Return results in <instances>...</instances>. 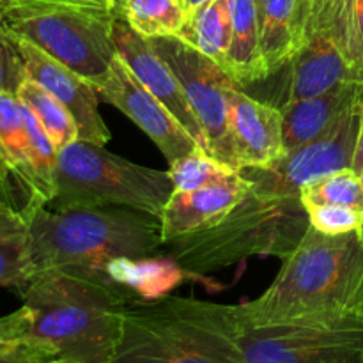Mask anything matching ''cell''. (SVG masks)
<instances>
[{
	"mask_svg": "<svg viewBox=\"0 0 363 363\" xmlns=\"http://www.w3.org/2000/svg\"><path fill=\"white\" fill-rule=\"evenodd\" d=\"M250 325L363 323V240L358 230L330 236L308 225L272 286L234 305Z\"/></svg>",
	"mask_w": 363,
	"mask_h": 363,
	"instance_id": "6da1fadb",
	"label": "cell"
},
{
	"mask_svg": "<svg viewBox=\"0 0 363 363\" xmlns=\"http://www.w3.org/2000/svg\"><path fill=\"white\" fill-rule=\"evenodd\" d=\"M27 220L34 275L64 269L123 287L131 262L162 257V220L137 209L43 206L28 211Z\"/></svg>",
	"mask_w": 363,
	"mask_h": 363,
	"instance_id": "7a4b0ae2",
	"label": "cell"
},
{
	"mask_svg": "<svg viewBox=\"0 0 363 363\" xmlns=\"http://www.w3.org/2000/svg\"><path fill=\"white\" fill-rule=\"evenodd\" d=\"M20 298L28 335L77 363L110 362L131 305L123 287L64 269L35 273Z\"/></svg>",
	"mask_w": 363,
	"mask_h": 363,
	"instance_id": "3957f363",
	"label": "cell"
},
{
	"mask_svg": "<svg viewBox=\"0 0 363 363\" xmlns=\"http://www.w3.org/2000/svg\"><path fill=\"white\" fill-rule=\"evenodd\" d=\"M308 229L300 197H247L216 225L163 243L169 259L184 277H206L257 255L287 257Z\"/></svg>",
	"mask_w": 363,
	"mask_h": 363,
	"instance_id": "277c9868",
	"label": "cell"
},
{
	"mask_svg": "<svg viewBox=\"0 0 363 363\" xmlns=\"http://www.w3.org/2000/svg\"><path fill=\"white\" fill-rule=\"evenodd\" d=\"M117 14L116 0H0V30L27 39L96 85L117 53Z\"/></svg>",
	"mask_w": 363,
	"mask_h": 363,
	"instance_id": "5b68a950",
	"label": "cell"
},
{
	"mask_svg": "<svg viewBox=\"0 0 363 363\" xmlns=\"http://www.w3.org/2000/svg\"><path fill=\"white\" fill-rule=\"evenodd\" d=\"M174 190L169 170L149 169L106 151L105 145L74 140L57 155L55 197L46 208L121 206L160 218Z\"/></svg>",
	"mask_w": 363,
	"mask_h": 363,
	"instance_id": "8992f818",
	"label": "cell"
},
{
	"mask_svg": "<svg viewBox=\"0 0 363 363\" xmlns=\"http://www.w3.org/2000/svg\"><path fill=\"white\" fill-rule=\"evenodd\" d=\"M108 363H238L204 301L163 296L130 305Z\"/></svg>",
	"mask_w": 363,
	"mask_h": 363,
	"instance_id": "52a82bcc",
	"label": "cell"
},
{
	"mask_svg": "<svg viewBox=\"0 0 363 363\" xmlns=\"http://www.w3.org/2000/svg\"><path fill=\"white\" fill-rule=\"evenodd\" d=\"M204 308L238 363H363V323L250 325L234 305L204 301Z\"/></svg>",
	"mask_w": 363,
	"mask_h": 363,
	"instance_id": "ba28073f",
	"label": "cell"
},
{
	"mask_svg": "<svg viewBox=\"0 0 363 363\" xmlns=\"http://www.w3.org/2000/svg\"><path fill=\"white\" fill-rule=\"evenodd\" d=\"M151 43L183 85L204 131L209 155L240 172L229 124V96L240 84L218 62L181 35L155 38Z\"/></svg>",
	"mask_w": 363,
	"mask_h": 363,
	"instance_id": "9c48e42d",
	"label": "cell"
},
{
	"mask_svg": "<svg viewBox=\"0 0 363 363\" xmlns=\"http://www.w3.org/2000/svg\"><path fill=\"white\" fill-rule=\"evenodd\" d=\"M362 113L363 98L315 140L284 152L269 165L241 169L240 174L262 197H300L305 184L353 167Z\"/></svg>",
	"mask_w": 363,
	"mask_h": 363,
	"instance_id": "30bf717a",
	"label": "cell"
},
{
	"mask_svg": "<svg viewBox=\"0 0 363 363\" xmlns=\"http://www.w3.org/2000/svg\"><path fill=\"white\" fill-rule=\"evenodd\" d=\"M344 82H363L347 52L344 0H311L300 46L289 62L286 101L312 98Z\"/></svg>",
	"mask_w": 363,
	"mask_h": 363,
	"instance_id": "8fae6325",
	"label": "cell"
},
{
	"mask_svg": "<svg viewBox=\"0 0 363 363\" xmlns=\"http://www.w3.org/2000/svg\"><path fill=\"white\" fill-rule=\"evenodd\" d=\"M94 87L99 99L110 103L130 117L158 145L169 165L202 149L181 126L179 121L163 106V103L145 89L117 53L106 77Z\"/></svg>",
	"mask_w": 363,
	"mask_h": 363,
	"instance_id": "7c38bea8",
	"label": "cell"
},
{
	"mask_svg": "<svg viewBox=\"0 0 363 363\" xmlns=\"http://www.w3.org/2000/svg\"><path fill=\"white\" fill-rule=\"evenodd\" d=\"M9 38L20 52L27 77L52 92L74 117L80 133L78 140L99 145L108 144L112 135L98 110L99 96L94 85L27 39L13 38V35Z\"/></svg>",
	"mask_w": 363,
	"mask_h": 363,
	"instance_id": "4fadbf2b",
	"label": "cell"
},
{
	"mask_svg": "<svg viewBox=\"0 0 363 363\" xmlns=\"http://www.w3.org/2000/svg\"><path fill=\"white\" fill-rule=\"evenodd\" d=\"M112 38L117 55L128 64V67L145 85V89L152 96H156L163 103V106L179 121L181 126L191 135V138L208 152L204 131L188 101L186 92L181 82L177 80L176 73L155 50L151 39L138 34L121 14H117L116 23H113Z\"/></svg>",
	"mask_w": 363,
	"mask_h": 363,
	"instance_id": "5bb4252c",
	"label": "cell"
},
{
	"mask_svg": "<svg viewBox=\"0 0 363 363\" xmlns=\"http://www.w3.org/2000/svg\"><path fill=\"white\" fill-rule=\"evenodd\" d=\"M229 124L240 170L266 167L286 152L280 108L254 99L241 91V85L230 91Z\"/></svg>",
	"mask_w": 363,
	"mask_h": 363,
	"instance_id": "9a60e30c",
	"label": "cell"
},
{
	"mask_svg": "<svg viewBox=\"0 0 363 363\" xmlns=\"http://www.w3.org/2000/svg\"><path fill=\"white\" fill-rule=\"evenodd\" d=\"M248 191L250 184L240 172L233 179L197 190H174L160 216L163 243L216 225L247 197Z\"/></svg>",
	"mask_w": 363,
	"mask_h": 363,
	"instance_id": "2e32d148",
	"label": "cell"
},
{
	"mask_svg": "<svg viewBox=\"0 0 363 363\" xmlns=\"http://www.w3.org/2000/svg\"><path fill=\"white\" fill-rule=\"evenodd\" d=\"M362 98L363 82H344L312 98L284 101L280 112L286 152L321 137Z\"/></svg>",
	"mask_w": 363,
	"mask_h": 363,
	"instance_id": "e0dca14e",
	"label": "cell"
},
{
	"mask_svg": "<svg viewBox=\"0 0 363 363\" xmlns=\"http://www.w3.org/2000/svg\"><path fill=\"white\" fill-rule=\"evenodd\" d=\"M266 78L289 66L303 35L311 0H254Z\"/></svg>",
	"mask_w": 363,
	"mask_h": 363,
	"instance_id": "ac0fdd59",
	"label": "cell"
},
{
	"mask_svg": "<svg viewBox=\"0 0 363 363\" xmlns=\"http://www.w3.org/2000/svg\"><path fill=\"white\" fill-rule=\"evenodd\" d=\"M233 35L223 69L240 85L266 80L259 52V27L254 0H230Z\"/></svg>",
	"mask_w": 363,
	"mask_h": 363,
	"instance_id": "d6986e66",
	"label": "cell"
},
{
	"mask_svg": "<svg viewBox=\"0 0 363 363\" xmlns=\"http://www.w3.org/2000/svg\"><path fill=\"white\" fill-rule=\"evenodd\" d=\"M0 158L9 172L13 188L23 194V209L30 188V140L23 105L13 92H0Z\"/></svg>",
	"mask_w": 363,
	"mask_h": 363,
	"instance_id": "ffe728a7",
	"label": "cell"
},
{
	"mask_svg": "<svg viewBox=\"0 0 363 363\" xmlns=\"http://www.w3.org/2000/svg\"><path fill=\"white\" fill-rule=\"evenodd\" d=\"M32 277L27 215L11 202L0 201V287L21 294Z\"/></svg>",
	"mask_w": 363,
	"mask_h": 363,
	"instance_id": "44dd1931",
	"label": "cell"
},
{
	"mask_svg": "<svg viewBox=\"0 0 363 363\" xmlns=\"http://www.w3.org/2000/svg\"><path fill=\"white\" fill-rule=\"evenodd\" d=\"M179 35L222 67L225 66L227 50L233 35L230 0H206L191 11L190 20Z\"/></svg>",
	"mask_w": 363,
	"mask_h": 363,
	"instance_id": "7402d4cb",
	"label": "cell"
},
{
	"mask_svg": "<svg viewBox=\"0 0 363 363\" xmlns=\"http://www.w3.org/2000/svg\"><path fill=\"white\" fill-rule=\"evenodd\" d=\"M117 13L144 38L179 35L191 16L186 0H121Z\"/></svg>",
	"mask_w": 363,
	"mask_h": 363,
	"instance_id": "603a6c76",
	"label": "cell"
},
{
	"mask_svg": "<svg viewBox=\"0 0 363 363\" xmlns=\"http://www.w3.org/2000/svg\"><path fill=\"white\" fill-rule=\"evenodd\" d=\"M16 96L34 113V117L39 121L50 140L53 142L57 151L80 138L77 121L71 116L69 110L38 82L27 77L21 82Z\"/></svg>",
	"mask_w": 363,
	"mask_h": 363,
	"instance_id": "cb8c5ba5",
	"label": "cell"
},
{
	"mask_svg": "<svg viewBox=\"0 0 363 363\" xmlns=\"http://www.w3.org/2000/svg\"><path fill=\"white\" fill-rule=\"evenodd\" d=\"M60 360L48 344L28 335L23 308L0 318V363H52Z\"/></svg>",
	"mask_w": 363,
	"mask_h": 363,
	"instance_id": "d4e9b609",
	"label": "cell"
},
{
	"mask_svg": "<svg viewBox=\"0 0 363 363\" xmlns=\"http://www.w3.org/2000/svg\"><path fill=\"white\" fill-rule=\"evenodd\" d=\"M303 206H347L363 211V183L362 177L353 169H344L339 172L315 179L305 184L300 190Z\"/></svg>",
	"mask_w": 363,
	"mask_h": 363,
	"instance_id": "484cf974",
	"label": "cell"
},
{
	"mask_svg": "<svg viewBox=\"0 0 363 363\" xmlns=\"http://www.w3.org/2000/svg\"><path fill=\"white\" fill-rule=\"evenodd\" d=\"M169 172L176 190L190 191L197 190V188L209 186V184L233 179L238 174V170H233L227 165H223L222 162L213 158L204 149H197V151L190 152L188 156L172 163Z\"/></svg>",
	"mask_w": 363,
	"mask_h": 363,
	"instance_id": "4316f807",
	"label": "cell"
},
{
	"mask_svg": "<svg viewBox=\"0 0 363 363\" xmlns=\"http://www.w3.org/2000/svg\"><path fill=\"white\" fill-rule=\"evenodd\" d=\"M308 225L330 236H339L358 230L363 223V211L347 206H305Z\"/></svg>",
	"mask_w": 363,
	"mask_h": 363,
	"instance_id": "83f0119b",
	"label": "cell"
},
{
	"mask_svg": "<svg viewBox=\"0 0 363 363\" xmlns=\"http://www.w3.org/2000/svg\"><path fill=\"white\" fill-rule=\"evenodd\" d=\"M25 78L27 71L16 45L6 32L0 30V92L16 94Z\"/></svg>",
	"mask_w": 363,
	"mask_h": 363,
	"instance_id": "f1b7e54d",
	"label": "cell"
},
{
	"mask_svg": "<svg viewBox=\"0 0 363 363\" xmlns=\"http://www.w3.org/2000/svg\"><path fill=\"white\" fill-rule=\"evenodd\" d=\"M344 27L351 62L363 74V0H344Z\"/></svg>",
	"mask_w": 363,
	"mask_h": 363,
	"instance_id": "f546056e",
	"label": "cell"
},
{
	"mask_svg": "<svg viewBox=\"0 0 363 363\" xmlns=\"http://www.w3.org/2000/svg\"><path fill=\"white\" fill-rule=\"evenodd\" d=\"M351 169L360 176L363 172V113H362V123H360V131H358V140H357V149H354V158H353V167Z\"/></svg>",
	"mask_w": 363,
	"mask_h": 363,
	"instance_id": "4dcf8cb0",
	"label": "cell"
},
{
	"mask_svg": "<svg viewBox=\"0 0 363 363\" xmlns=\"http://www.w3.org/2000/svg\"><path fill=\"white\" fill-rule=\"evenodd\" d=\"M0 181H2L4 184H6V188L7 190H9V195L13 194V184H11V177H9V172H7V169H6V165H4V162H2V158H0ZM11 201H13V204H14V199H13V195H11ZM16 206V204H14ZM18 208V206H16Z\"/></svg>",
	"mask_w": 363,
	"mask_h": 363,
	"instance_id": "1f68e13d",
	"label": "cell"
},
{
	"mask_svg": "<svg viewBox=\"0 0 363 363\" xmlns=\"http://www.w3.org/2000/svg\"><path fill=\"white\" fill-rule=\"evenodd\" d=\"M0 201H7V202H11V204H13V201H11L9 190H7L6 184H4L2 181H0Z\"/></svg>",
	"mask_w": 363,
	"mask_h": 363,
	"instance_id": "d6a6232c",
	"label": "cell"
},
{
	"mask_svg": "<svg viewBox=\"0 0 363 363\" xmlns=\"http://www.w3.org/2000/svg\"><path fill=\"white\" fill-rule=\"evenodd\" d=\"M186 2H188V6L191 7V11H194V9H197V7L201 6V4H204L206 0H186Z\"/></svg>",
	"mask_w": 363,
	"mask_h": 363,
	"instance_id": "836d02e7",
	"label": "cell"
},
{
	"mask_svg": "<svg viewBox=\"0 0 363 363\" xmlns=\"http://www.w3.org/2000/svg\"><path fill=\"white\" fill-rule=\"evenodd\" d=\"M52 363H77V362H69V360H55V362H52Z\"/></svg>",
	"mask_w": 363,
	"mask_h": 363,
	"instance_id": "e575fe53",
	"label": "cell"
},
{
	"mask_svg": "<svg viewBox=\"0 0 363 363\" xmlns=\"http://www.w3.org/2000/svg\"><path fill=\"white\" fill-rule=\"evenodd\" d=\"M358 233H360V236H362V240H363V223H362L360 229H358Z\"/></svg>",
	"mask_w": 363,
	"mask_h": 363,
	"instance_id": "d590c367",
	"label": "cell"
},
{
	"mask_svg": "<svg viewBox=\"0 0 363 363\" xmlns=\"http://www.w3.org/2000/svg\"><path fill=\"white\" fill-rule=\"evenodd\" d=\"M121 2V0H116V7H117V4H119Z\"/></svg>",
	"mask_w": 363,
	"mask_h": 363,
	"instance_id": "8d00e7d4",
	"label": "cell"
},
{
	"mask_svg": "<svg viewBox=\"0 0 363 363\" xmlns=\"http://www.w3.org/2000/svg\"><path fill=\"white\" fill-rule=\"evenodd\" d=\"M360 177H362V183H363V172L360 174Z\"/></svg>",
	"mask_w": 363,
	"mask_h": 363,
	"instance_id": "74e56055",
	"label": "cell"
}]
</instances>
